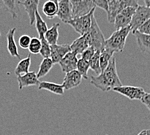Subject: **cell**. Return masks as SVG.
Listing matches in <instances>:
<instances>
[{"instance_id":"obj_8","label":"cell","mask_w":150,"mask_h":135,"mask_svg":"<svg viewBox=\"0 0 150 135\" xmlns=\"http://www.w3.org/2000/svg\"><path fill=\"white\" fill-rule=\"evenodd\" d=\"M130 100H141L146 92L143 88L133 86H121L112 90Z\"/></svg>"},{"instance_id":"obj_29","label":"cell","mask_w":150,"mask_h":135,"mask_svg":"<svg viewBox=\"0 0 150 135\" xmlns=\"http://www.w3.org/2000/svg\"><path fill=\"white\" fill-rule=\"evenodd\" d=\"M42 48V42L39 38H31L30 44L29 47V50L32 54H38L40 53Z\"/></svg>"},{"instance_id":"obj_11","label":"cell","mask_w":150,"mask_h":135,"mask_svg":"<svg viewBox=\"0 0 150 135\" xmlns=\"http://www.w3.org/2000/svg\"><path fill=\"white\" fill-rule=\"evenodd\" d=\"M77 55L73 52H69L65 55L64 57L59 62L62 70L64 73L76 70L77 62H78Z\"/></svg>"},{"instance_id":"obj_7","label":"cell","mask_w":150,"mask_h":135,"mask_svg":"<svg viewBox=\"0 0 150 135\" xmlns=\"http://www.w3.org/2000/svg\"><path fill=\"white\" fill-rule=\"evenodd\" d=\"M72 5V16L73 18H79L88 14L93 9L96 8L95 5L91 0L83 1H71Z\"/></svg>"},{"instance_id":"obj_23","label":"cell","mask_w":150,"mask_h":135,"mask_svg":"<svg viewBox=\"0 0 150 135\" xmlns=\"http://www.w3.org/2000/svg\"><path fill=\"white\" fill-rule=\"evenodd\" d=\"M114 52L110 51L109 49L104 48L100 51V66L102 72L104 71L108 66L109 62L114 55Z\"/></svg>"},{"instance_id":"obj_3","label":"cell","mask_w":150,"mask_h":135,"mask_svg":"<svg viewBox=\"0 0 150 135\" xmlns=\"http://www.w3.org/2000/svg\"><path fill=\"white\" fill-rule=\"evenodd\" d=\"M86 36L89 46L95 48L96 51H102L105 48V40L104 34L100 29L95 16L92 17V22L89 31L84 34Z\"/></svg>"},{"instance_id":"obj_40","label":"cell","mask_w":150,"mask_h":135,"mask_svg":"<svg viewBox=\"0 0 150 135\" xmlns=\"http://www.w3.org/2000/svg\"><path fill=\"white\" fill-rule=\"evenodd\" d=\"M1 6H2V5L1 4V3H0V8H1Z\"/></svg>"},{"instance_id":"obj_30","label":"cell","mask_w":150,"mask_h":135,"mask_svg":"<svg viewBox=\"0 0 150 135\" xmlns=\"http://www.w3.org/2000/svg\"><path fill=\"white\" fill-rule=\"evenodd\" d=\"M42 48L40 50V54L41 55L43 59L51 57V45L46 41L45 39L41 40Z\"/></svg>"},{"instance_id":"obj_5","label":"cell","mask_w":150,"mask_h":135,"mask_svg":"<svg viewBox=\"0 0 150 135\" xmlns=\"http://www.w3.org/2000/svg\"><path fill=\"white\" fill-rule=\"evenodd\" d=\"M96 8L93 9L88 14L79 18H73L69 21L67 24L70 25L76 33H79L81 36L85 34L90 29L92 22V17L95 13Z\"/></svg>"},{"instance_id":"obj_13","label":"cell","mask_w":150,"mask_h":135,"mask_svg":"<svg viewBox=\"0 0 150 135\" xmlns=\"http://www.w3.org/2000/svg\"><path fill=\"white\" fill-rule=\"evenodd\" d=\"M19 89L21 90L23 87L30 86H38L40 83L38 79L35 71H29L27 74L17 76Z\"/></svg>"},{"instance_id":"obj_20","label":"cell","mask_w":150,"mask_h":135,"mask_svg":"<svg viewBox=\"0 0 150 135\" xmlns=\"http://www.w3.org/2000/svg\"><path fill=\"white\" fill-rule=\"evenodd\" d=\"M59 26H60V24L59 23L54 24L52 25V26L47 30L45 34L44 39L51 46L57 44L59 36Z\"/></svg>"},{"instance_id":"obj_35","label":"cell","mask_w":150,"mask_h":135,"mask_svg":"<svg viewBox=\"0 0 150 135\" xmlns=\"http://www.w3.org/2000/svg\"><path fill=\"white\" fill-rule=\"evenodd\" d=\"M93 4L95 5L96 7H98L108 12V1L106 0H93Z\"/></svg>"},{"instance_id":"obj_36","label":"cell","mask_w":150,"mask_h":135,"mask_svg":"<svg viewBox=\"0 0 150 135\" xmlns=\"http://www.w3.org/2000/svg\"><path fill=\"white\" fill-rule=\"evenodd\" d=\"M141 102L144 104L150 111V93H146L141 99Z\"/></svg>"},{"instance_id":"obj_12","label":"cell","mask_w":150,"mask_h":135,"mask_svg":"<svg viewBox=\"0 0 150 135\" xmlns=\"http://www.w3.org/2000/svg\"><path fill=\"white\" fill-rule=\"evenodd\" d=\"M82 77L77 70L68 72L65 75L63 84L65 90H70L79 86L82 80Z\"/></svg>"},{"instance_id":"obj_37","label":"cell","mask_w":150,"mask_h":135,"mask_svg":"<svg viewBox=\"0 0 150 135\" xmlns=\"http://www.w3.org/2000/svg\"><path fill=\"white\" fill-rule=\"evenodd\" d=\"M144 4L146 7L150 8V0H145Z\"/></svg>"},{"instance_id":"obj_33","label":"cell","mask_w":150,"mask_h":135,"mask_svg":"<svg viewBox=\"0 0 150 135\" xmlns=\"http://www.w3.org/2000/svg\"><path fill=\"white\" fill-rule=\"evenodd\" d=\"M137 31H139L140 33L150 35V18L144 23Z\"/></svg>"},{"instance_id":"obj_21","label":"cell","mask_w":150,"mask_h":135,"mask_svg":"<svg viewBox=\"0 0 150 135\" xmlns=\"http://www.w3.org/2000/svg\"><path fill=\"white\" fill-rule=\"evenodd\" d=\"M31 64V59H30V53L28 55L27 57L21 60L16 67L15 68V74L16 76L21 75L23 74H27L29 72V68Z\"/></svg>"},{"instance_id":"obj_32","label":"cell","mask_w":150,"mask_h":135,"mask_svg":"<svg viewBox=\"0 0 150 135\" xmlns=\"http://www.w3.org/2000/svg\"><path fill=\"white\" fill-rule=\"evenodd\" d=\"M96 51L95 48L91 46H89L88 48H87L82 54V59L87 62H89L91 59L93 58V56L95 55V53Z\"/></svg>"},{"instance_id":"obj_22","label":"cell","mask_w":150,"mask_h":135,"mask_svg":"<svg viewBox=\"0 0 150 135\" xmlns=\"http://www.w3.org/2000/svg\"><path fill=\"white\" fill-rule=\"evenodd\" d=\"M36 29L38 31L39 35V39L42 40L44 39L45 34L48 30L47 25L45 21L43 20L41 16H40L39 12L37 11L36 13Z\"/></svg>"},{"instance_id":"obj_28","label":"cell","mask_w":150,"mask_h":135,"mask_svg":"<svg viewBox=\"0 0 150 135\" xmlns=\"http://www.w3.org/2000/svg\"><path fill=\"white\" fill-rule=\"evenodd\" d=\"M100 51H96L93 58L89 62L90 68L95 71V74H98V75L102 73L100 66Z\"/></svg>"},{"instance_id":"obj_24","label":"cell","mask_w":150,"mask_h":135,"mask_svg":"<svg viewBox=\"0 0 150 135\" xmlns=\"http://www.w3.org/2000/svg\"><path fill=\"white\" fill-rule=\"evenodd\" d=\"M53 65H54V64H53L51 58L43 59L41 64L40 65L39 70L36 74L38 79H39L40 78L45 76L50 71V70H51L53 67Z\"/></svg>"},{"instance_id":"obj_1","label":"cell","mask_w":150,"mask_h":135,"mask_svg":"<svg viewBox=\"0 0 150 135\" xmlns=\"http://www.w3.org/2000/svg\"><path fill=\"white\" fill-rule=\"evenodd\" d=\"M90 83L103 92L112 90L115 88L122 86L117 74L115 56H112L108 66L104 71L97 76H91Z\"/></svg>"},{"instance_id":"obj_42","label":"cell","mask_w":150,"mask_h":135,"mask_svg":"<svg viewBox=\"0 0 150 135\" xmlns=\"http://www.w3.org/2000/svg\"><path fill=\"white\" fill-rule=\"evenodd\" d=\"M106 135H108V134H106Z\"/></svg>"},{"instance_id":"obj_18","label":"cell","mask_w":150,"mask_h":135,"mask_svg":"<svg viewBox=\"0 0 150 135\" xmlns=\"http://www.w3.org/2000/svg\"><path fill=\"white\" fill-rule=\"evenodd\" d=\"M89 47V43L87 42L86 36H81L78 38L70 45L71 50L72 52L78 54H82L85 50Z\"/></svg>"},{"instance_id":"obj_31","label":"cell","mask_w":150,"mask_h":135,"mask_svg":"<svg viewBox=\"0 0 150 135\" xmlns=\"http://www.w3.org/2000/svg\"><path fill=\"white\" fill-rule=\"evenodd\" d=\"M31 41V38L30 36L27 35V34H23L21 35L18 40L19 45L23 49H28Z\"/></svg>"},{"instance_id":"obj_2","label":"cell","mask_w":150,"mask_h":135,"mask_svg":"<svg viewBox=\"0 0 150 135\" xmlns=\"http://www.w3.org/2000/svg\"><path fill=\"white\" fill-rule=\"evenodd\" d=\"M131 31L130 26L117 30L105 40V48L112 52L121 53L124 51L126 39Z\"/></svg>"},{"instance_id":"obj_26","label":"cell","mask_w":150,"mask_h":135,"mask_svg":"<svg viewBox=\"0 0 150 135\" xmlns=\"http://www.w3.org/2000/svg\"><path fill=\"white\" fill-rule=\"evenodd\" d=\"M131 20H132L131 18L125 16L121 14L120 13L118 14L115 18L114 21L115 28H116L117 30H119L130 26Z\"/></svg>"},{"instance_id":"obj_17","label":"cell","mask_w":150,"mask_h":135,"mask_svg":"<svg viewBox=\"0 0 150 135\" xmlns=\"http://www.w3.org/2000/svg\"><path fill=\"white\" fill-rule=\"evenodd\" d=\"M133 34L136 37L137 44L140 50L150 55V35L140 33L139 31H136Z\"/></svg>"},{"instance_id":"obj_16","label":"cell","mask_w":150,"mask_h":135,"mask_svg":"<svg viewBox=\"0 0 150 135\" xmlns=\"http://www.w3.org/2000/svg\"><path fill=\"white\" fill-rule=\"evenodd\" d=\"M43 13L50 20L57 16L58 11V1L49 0L44 3L42 7Z\"/></svg>"},{"instance_id":"obj_6","label":"cell","mask_w":150,"mask_h":135,"mask_svg":"<svg viewBox=\"0 0 150 135\" xmlns=\"http://www.w3.org/2000/svg\"><path fill=\"white\" fill-rule=\"evenodd\" d=\"M150 18V8L145 5L139 6L135 14L133 15L130 24V27L133 34L139 29V28Z\"/></svg>"},{"instance_id":"obj_9","label":"cell","mask_w":150,"mask_h":135,"mask_svg":"<svg viewBox=\"0 0 150 135\" xmlns=\"http://www.w3.org/2000/svg\"><path fill=\"white\" fill-rule=\"evenodd\" d=\"M57 16L65 24L73 19L72 16V5L69 0L58 1V11Z\"/></svg>"},{"instance_id":"obj_15","label":"cell","mask_w":150,"mask_h":135,"mask_svg":"<svg viewBox=\"0 0 150 135\" xmlns=\"http://www.w3.org/2000/svg\"><path fill=\"white\" fill-rule=\"evenodd\" d=\"M16 28L13 27L8 30L7 34V49L9 54L12 57H17L20 59V55L18 53V49L16 44L14 40V34Z\"/></svg>"},{"instance_id":"obj_27","label":"cell","mask_w":150,"mask_h":135,"mask_svg":"<svg viewBox=\"0 0 150 135\" xmlns=\"http://www.w3.org/2000/svg\"><path fill=\"white\" fill-rule=\"evenodd\" d=\"M89 68L90 66L89 62L83 60L82 58L78 60L76 70L79 72L84 79H88L87 74H88V70H89Z\"/></svg>"},{"instance_id":"obj_38","label":"cell","mask_w":150,"mask_h":135,"mask_svg":"<svg viewBox=\"0 0 150 135\" xmlns=\"http://www.w3.org/2000/svg\"><path fill=\"white\" fill-rule=\"evenodd\" d=\"M137 135H147V130H142Z\"/></svg>"},{"instance_id":"obj_14","label":"cell","mask_w":150,"mask_h":135,"mask_svg":"<svg viewBox=\"0 0 150 135\" xmlns=\"http://www.w3.org/2000/svg\"><path fill=\"white\" fill-rule=\"evenodd\" d=\"M18 4H21L24 7L29 16L30 26H33L36 20V13L38 11L40 1L39 0H25L23 1H18Z\"/></svg>"},{"instance_id":"obj_34","label":"cell","mask_w":150,"mask_h":135,"mask_svg":"<svg viewBox=\"0 0 150 135\" xmlns=\"http://www.w3.org/2000/svg\"><path fill=\"white\" fill-rule=\"evenodd\" d=\"M136 7H127L126 9H124V10L120 12V14H122L125 16H126L127 18H129L132 19L133 15L135 14L136 10H137Z\"/></svg>"},{"instance_id":"obj_4","label":"cell","mask_w":150,"mask_h":135,"mask_svg":"<svg viewBox=\"0 0 150 135\" xmlns=\"http://www.w3.org/2000/svg\"><path fill=\"white\" fill-rule=\"evenodd\" d=\"M137 0H109L108 1V20L109 23H114L115 18L124 9L129 7L138 8Z\"/></svg>"},{"instance_id":"obj_10","label":"cell","mask_w":150,"mask_h":135,"mask_svg":"<svg viewBox=\"0 0 150 135\" xmlns=\"http://www.w3.org/2000/svg\"><path fill=\"white\" fill-rule=\"evenodd\" d=\"M71 51L70 45L55 44L51 46V59L53 64H57L66 55Z\"/></svg>"},{"instance_id":"obj_41","label":"cell","mask_w":150,"mask_h":135,"mask_svg":"<svg viewBox=\"0 0 150 135\" xmlns=\"http://www.w3.org/2000/svg\"><path fill=\"white\" fill-rule=\"evenodd\" d=\"M1 32H0V37H1Z\"/></svg>"},{"instance_id":"obj_39","label":"cell","mask_w":150,"mask_h":135,"mask_svg":"<svg viewBox=\"0 0 150 135\" xmlns=\"http://www.w3.org/2000/svg\"><path fill=\"white\" fill-rule=\"evenodd\" d=\"M147 135H150V129L147 130Z\"/></svg>"},{"instance_id":"obj_19","label":"cell","mask_w":150,"mask_h":135,"mask_svg":"<svg viewBox=\"0 0 150 135\" xmlns=\"http://www.w3.org/2000/svg\"><path fill=\"white\" fill-rule=\"evenodd\" d=\"M38 90H46L57 95H63L65 90L62 84L47 82V81L40 82L38 85Z\"/></svg>"},{"instance_id":"obj_25","label":"cell","mask_w":150,"mask_h":135,"mask_svg":"<svg viewBox=\"0 0 150 135\" xmlns=\"http://www.w3.org/2000/svg\"><path fill=\"white\" fill-rule=\"evenodd\" d=\"M0 3L3 4L6 10L10 12L12 18H17V12L19 11L18 1H1Z\"/></svg>"}]
</instances>
